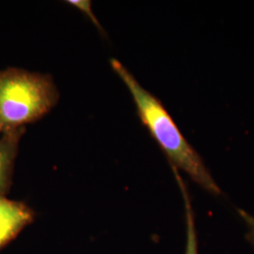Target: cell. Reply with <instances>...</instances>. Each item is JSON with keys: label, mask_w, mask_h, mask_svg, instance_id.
Masks as SVG:
<instances>
[{"label": "cell", "mask_w": 254, "mask_h": 254, "mask_svg": "<svg viewBox=\"0 0 254 254\" xmlns=\"http://www.w3.org/2000/svg\"><path fill=\"white\" fill-rule=\"evenodd\" d=\"M110 64L127 85L136 104L139 118L162 149L173 169L181 170L203 190L211 194L219 195L221 191L200 154L183 136L162 103L146 91L118 60H110Z\"/></svg>", "instance_id": "obj_1"}, {"label": "cell", "mask_w": 254, "mask_h": 254, "mask_svg": "<svg viewBox=\"0 0 254 254\" xmlns=\"http://www.w3.org/2000/svg\"><path fill=\"white\" fill-rule=\"evenodd\" d=\"M59 92L48 74L9 67L0 71V136L25 128L54 108Z\"/></svg>", "instance_id": "obj_2"}, {"label": "cell", "mask_w": 254, "mask_h": 254, "mask_svg": "<svg viewBox=\"0 0 254 254\" xmlns=\"http://www.w3.org/2000/svg\"><path fill=\"white\" fill-rule=\"evenodd\" d=\"M35 213L26 203L0 197V251L33 222Z\"/></svg>", "instance_id": "obj_3"}, {"label": "cell", "mask_w": 254, "mask_h": 254, "mask_svg": "<svg viewBox=\"0 0 254 254\" xmlns=\"http://www.w3.org/2000/svg\"><path fill=\"white\" fill-rule=\"evenodd\" d=\"M25 128L10 131L0 136V197H6L11 183L19 142Z\"/></svg>", "instance_id": "obj_4"}, {"label": "cell", "mask_w": 254, "mask_h": 254, "mask_svg": "<svg viewBox=\"0 0 254 254\" xmlns=\"http://www.w3.org/2000/svg\"><path fill=\"white\" fill-rule=\"evenodd\" d=\"M175 173L176 179L181 189L182 194L185 201V208H186V223H187V244H186V253L185 254H198V237H197V231H196V224H195V217L194 212L191 206L190 199L188 193L187 187L185 186L184 182L181 179L180 175L176 170L173 169Z\"/></svg>", "instance_id": "obj_5"}, {"label": "cell", "mask_w": 254, "mask_h": 254, "mask_svg": "<svg viewBox=\"0 0 254 254\" xmlns=\"http://www.w3.org/2000/svg\"><path fill=\"white\" fill-rule=\"evenodd\" d=\"M68 3H70L72 6L80 9L82 12H84L91 21L97 26V27L102 30L100 25L97 21V19L95 17V15L93 14V12L91 11V1H82V0H76V1H68Z\"/></svg>", "instance_id": "obj_6"}, {"label": "cell", "mask_w": 254, "mask_h": 254, "mask_svg": "<svg viewBox=\"0 0 254 254\" xmlns=\"http://www.w3.org/2000/svg\"><path fill=\"white\" fill-rule=\"evenodd\" d=\"M238 213L248 227V239L254 246V217L241 209L238 210Z\"/></svg>", "instance_id": "obj_7"}]
</instances>
